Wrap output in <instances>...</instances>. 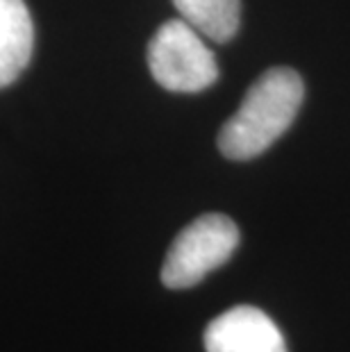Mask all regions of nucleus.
<instances>
[{"instance_id": "obj_1", "label": "nucleus", "mask_w": 350, "mask_h": 352, "mask_svg": "<svg viewBox=\"0 0 350 352\" xmlns=\"http://www.w3.org/2000/svg\"><path fill=\"white\" fill-rule=\"evenodd\" d=\"M305 98L303 78L278 66L262 73L243 96L239 109L223 123L219 151L228 160L245 162L262 155L289 130Z\"/></svg>"}, {"instance_id": "obj_2", "label": "nucleus", "mask_w": 350, "mask_h": 352, "mask_svg": "<svg viewBox=\"0 0 350 352\" xmlns=\"http://www.w3.org/2000/svg\"><path fill=\"white\" fill-rule=\"evenodd\" d=\"M148 66L160 87L175 94L205 91L219 80L214 52L182 19L166 21L148 43Z\"/></svg>"}, {"instance_id": "obj_3", "label": "nucleus", "mask_w": 350, "mask_h": 352, "mask_svg": "<svg viewBox=\"0 0 350 352\" xmlns=\"http://www.w3.org/2000/svg\"><path fill=\"white\" fill-rule=\"evenodd\" d=\"M239 245V228L223 214H205L175 236L162 266L168 289H189L223 266Z\"/></svg>"}, {"instance_id": "obj_4", "label": "nucleus", "mask_w": 350, "mask_h": 352, "mask_svg": "<svg viewBox=\"0 0 350 352\" xmlns=\"http://www.w3.org/2000/svg\"><path fill=\"white\" fill-rule=\"evenodd\" d=\"M207 352H287L278 325L257 307H232L205 329Z\"/></svg>"}, {"instance_id": "obj_5", "label": "nucleus", "mask_w": 350, "mask_h": 352, "mask_svg": "<svg viewBox=\"0 0 350 352\" xmlns=\"http://www.w3.org/2000/svg\"><path fill=\"white\" fill-rule=\"evenodd\" d=\"M34 50V25L23 0H0V89L25 71Z\"/></svg>"}, {"instance_id": "obj_6", "label": "nucleus", "mask_w": 350, "mask_h": 352, "mask_svg": "<svg viewBox=\"0 0 350 352\" xmlns=\"http://www.w3.org/2000/svg\"><path fill=\"white\" fill-rule=\"evenodd\" d=\"M173 5L184 23L216 43L232 39L241 23L239 0H173Z\"/></svg>"}]
</instances>
